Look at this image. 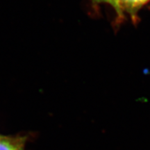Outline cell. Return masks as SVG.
<instances>
[{
	"label": "cell",
	"instance_id": "obj_1",
	"mask_svg": "<svg viewBox=\"0 0 150 150\" xmlns=\"http://www.w3.org/2000/svg\"><path fill=\"white\" fill-rule=\"evenodd\" d=\"M150 0H112V5L118 13H129L134 16L142 6Z\"/></svg>",
	"mask_w": 150,
	"mask_h": 150
},
{
	"label": "cell",
	"instance_id": "obj_2",
	"mask_svg": "<svg viewBox=\"0 0 150 150\" xmlns=\"http://www.w3.org/2000/svg\"><path fill=\"white\" fill-rule=\"evenodd\" d=\"M27 140L23 135H0V150H25Z\"/></svg>",
	"mask_w": 150,
	"mask_h": 150
},
{
	"label": "cell",
	"instance_id": "obj_3",
	"mask_svg": "<svg viewBox=\"0 0 150 150\" xmlns=\"http://www.w3.org/2000/svg\"><path fill=\"white\" fill-rule=\"evenodd\" d=\"M93 1L97 3H108L110 5H112V0H93Z\"/></svg>",
	"mask_w": 150,
	"mask_h": 150
}]
</instances>
